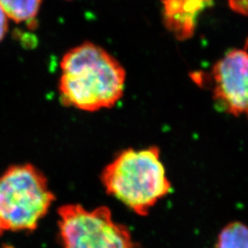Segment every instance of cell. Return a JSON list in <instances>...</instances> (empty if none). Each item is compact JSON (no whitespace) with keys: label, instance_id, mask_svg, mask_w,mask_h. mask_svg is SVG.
Here are the masks:
<instances>
[{"label":"cell","instance_id":"6da1fadb","mask_svg":"<svg viewBox=\"0 0 248 248\" xmlns=\"http://www.w3.org/2000/svg\"><path fill=\"white\" fill-rule=\"evenodd\" d=\"M59 92L62 103L84 111L109 108L124 96L126 72L115 57L92 43L62 56Z\"/></svg>","mask_w":248,"mask_h":248},{"label":"cell","instance_id":"7a4b0ae2","mask_svg":"<svg viewBox=\"0 0 248 248\" xmlns=\"http://www.w3.org/2000/svg\"><path fill=\"white\" fill-rule=\"evenodd\" d=\"M101 181L108 194L140 216L147 215L171 190L156 146L123 151L107 165Z\"/></svg>","mask_w":248,"mask_h":248},{"label":"cell","instance_id":"3957f363","mask_svg":"<svg viewBox=\"0 0 248 248\" xmlns=\"http://www.w3.org/2000/svg\"><path fill=\"white\" fill-rule=\"evenodd\" d=\"M53 201L47 178L31 164L12 166L0 176V222L5 231L35 230Z\"/></svg>","mask_w":248,"mask_h":248},{"label":"cell","instance_id":"277c9868","mask_svg":"<svg viewBox=\"0 0 248 248\" xmlns=\"http://www.w3.org/2000/svg\"><path fill=\"white\" fill-rule=\"evenodd\" d=\"M63 248H140L129 229L116 222L108 208L88 210L66 204L58 210Z\"/></svg>","mask_w":248,"mask_h":248},{"label":"cell","instance_id":"5b68a950","mask_svg":"<svg viewBox=\"0 0 248 248\" xmlns=\"http://www.w3.org/2000/svg\"><path fill=\"white\" fill-rule=\"evenodd\" d=\"M212 77L216 106L231 115L248 119V52L226 53L214 65Z\"/></svg>","mask_w":248,"mask_h":248},{"label":"cell","instance_id":"8992f818","mask_svg":"<svg viewBox=\"0 0 248 248\" xmlns=\"http://www.w3.org/2000/svg\"><path fill=\"white\" fill-rule=\"evenodd\" d=\"M204 0H162L164 21L178 39L192 35L194 16Z\"/></svg>","mask_w":248,"mask_h":248},{"label":"cell","instance_id":"52a82bcc","mask_svg":"<svg viewBox=\"0 0 248 248\" xmlns=\"http://www.w3.org/2000/svg\"><path fill=\"white\" fill-rule=\"evenodd\" d=\"M41 4L42 0H0V8L8 18L17 23L32 21Z\"/></svg>","mask_w":248,"mask_h":248},{"label":"cell","instance_id":"ba28073f","mask_svg":"<svg viewBox=\"0 0 248 248\" xmlns=\"http://www.w3.org/2000/svg\"><path fill=\"white\" fill-rule=\"evenodd\" d=\"M216 248H248V226L234 221L223 226L218 233Z\"/></svg>","mask_w":248,"mask_h":248},{"label":"cell","instance_id":"9c48e42d","mask_svg":"<svg viewBox=\"0 0 248 248\" xmlns=\"http://www.w3.org/2000/svg\"><path fill=\"white\" fill-rule=\"evenodd\" d=\"M8 17L3 11V9L0 8V43L3 41L5 36L8 32L9 30V22H8Z\"/></svg>","mask_w":248,"mask_h":248},{"label":"cell","instance_id":"30bf717a","mask_svg":"<svg viewBox=\"0 0 248 248\" xmlns=\"http://www.w3.org/2000/svg\"><path fill=\"white\" fill-rule=\"evenodd\" d=\"M5 232V230H4L3 226H2V223L0 222V236L3 234V232Z\"/></svg>","mask_w":248,"mask_h":248},{"label":"cell","instance_id":"8fae6325","mask_svg":"<svg viewBox=\"0 0 248 248\" xmlns=\"http://www.w3.org/2000/svg\"><path fill=\"white\" fill-rule=\"evenodd\" d=\"M2 248H11V247H9V246H5V247H3Z\"/></svg>","mask_w":248,"mask_h":248}]
</instances>
